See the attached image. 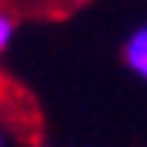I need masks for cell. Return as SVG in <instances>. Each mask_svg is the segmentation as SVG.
Masks as SVG:
<instances>
[{"label":"cell","mask_w":147,"mask_h":147,"mask_svg":"<svg viewBox=\"0 0 147 147\" xmlns=\"http://www.w3.org/2000/svg\"><path fill=\"white\" fill-rule=\"evenodd\" d=\"M121 61H125L131 77L147 83V22L134 26L125 35V42H121Z\"/></svg>","instance_id":"1"},{"label":"cell","mask_w":147,"mask_h":147,"mask_svg":"<svg viewBox=\"0 0 147 147\" xmlns=\"http://www.w3.org/2000/svg\"><path fill=\"white\" fill-rule=\"evenodd\" d=\"M13 38H16V19L7 10H0V55L13 45Z\"/></svg>","instance_id":"2"},{"label":"cell","mask_w":147,"mask_h":147,"mask_svg":"<svg viewBox=\"0 0 147 147\" xmlns=\"http://www.w3.org/2000/svg\"><path fill=\"white\" fill-rule=\"evenodd\" d=\"M0 147H7V138H3V131H0Z\"/></svg>","instance_id":"3"}]
</instances>
